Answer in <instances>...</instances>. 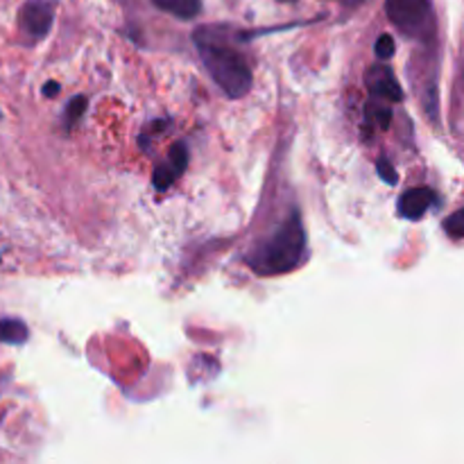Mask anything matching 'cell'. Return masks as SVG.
Here are the masks:
<instances>
[{"instance_id":"cell-13","label":"cell","mask_w":464,"mask_h":464,"mask_svg":"<svg viewBox=\"0 0 464 464\" xmlns=\"http://www.w3.org/2000/svg\"><path fill=\"white\" fill-rule=\"evenodd\" d=\"M374 53L381 62H390L394 57V39L390 34H381L374 44Z\"/></svg>"},{"instance_id":"cell-5","label":"cell","mask_w":464,"mask_h":464,"mask_svg":"<svg viewBox=\"0 0 464 464\" xmlns=\"http://www.w3.org/2000/svg\"><path fill=\"white\" fill-rule=\"evenodd\" d=\"M365 84L370 89L372 98L385 100V102H401L403 100V91L399 86L397 75L385 63H374V66L367 68Z\"/></svg>"},{"instance_id":"cell-10","label":"cell","mask_w":464,"mask_h":464,"mask_svg":"<svg viewBox=\"0 0 464 464\" xmlns=\"http://www.w3.org/2000/svg\"><path fill=\"white\" fill-rule=\"evenodd\" d=\"M365 121L372 122L379 130H388L390 121H392V109L379 98H372L365 107Z\"/></svg>"},{"instance_id":"cell-8","label":"cell","mask_w":464,"mask_h":464,"mask_svg":"<svg viewBox=\"0 0 464 464\" xmlns=\"http://www.w3.org/2000/svg\"><path fill=\"white\" fill-rule=\"evenodd\" d=\"M154 7L161 12L172 14V16L181 18V21H190L202 12V0H152Z\"/></svg>"},{"instance_id":"cell-16","label":"cell","mask_w":464,"mask_h":464,"mask_svg":"<svg viewBox=\"0 0 464 464\" xmlns=\"http://www.w3.org/2000/svg\"><path fill=\"white\" fill-rule=\"evenodd\" d=\"M344 3H347V5H358V3H362V0H344Z\"/></svg>"},{"instance_id":"cell-4","label":"cell","mask_w":464,"mask_h":464,"mask_svg":"<svg viewBox=\"0 0 464 464\" xmlns=\"http://www.w3.org/2000/svg\"><path fill=\"white\" fill-rule=\"evenodd\" d=\"M54 21V5L48 0H27L18 14V30L27 41H41Z\"/></svg>"},{"instance_id":"cell-9","label":"cell","mask_w":464,"mask_h":464,"mask_svg":"<svg viewBox=\"0 0 464 464\" xmlns=\"http://www.w3.org/2000/svg\"><path fill=\"white\" fill-rule=\"evenodd\" d=\"M27 335H30L27 326L21 320H16V317H5V320H0V343L23 344L27 340Z\"/></svg>"},{"instance_id":"cell-3","label":"cell","mask_w":464,"mask_h":464,"mask_svg":"<svg viewBox=\"0 0 464 464\" xmlns=\"http://www.w3.org/2000/svg\"><path fill=\"white\" fill-rule=\"evenodd\" d=\"M385 12L392 25L406 36L424 39L433 32V3L430 0H385Z\"/></svg>"},{"instance_id":"cell-1","label":"cell","mask_w":464,"mask_h":464,"mask_svg":"<svg viewBox=\"0 0 464 464\" xmlns=\"http://www.w3.org/2000/svg\"><path fill=\"white\" fill-rule=\"evenodd\" d=\"M195 45L199 50L208 75L229 98H243L252 89V68L245 54L222 39L216 27H199L195 32Z\"/></svg>"},{"instance_id":"cell-15","label":"cell","mask_w":464,"mask_h":464,"mask_svg":"<svg viewBox=\"0 0 464 464\" xmlns=\"http://www.w3.org/2000/svg\"><path fill=\"white\" fill-rule=\"evenodd\" d=\"M59 91H62V86H59V82H45L44 91H41V93H44L45 98H57Z\"/></svg>"},{"instance_id":"cell-17","label":"cell","mask_w":464,"mask_h":464,"mask_svg":"<svg viewBox=\"0 0 464 464\" xmlns=\"http://www.w3.org/2000/svg\"><path fill=\"white\" fill-rule=\"evenodd\" d=\"M0 116H3V113H0Z\"/></svg>"},{"instance_id":"cell-14","label":"cell","mask_w":464,"mask_h":464,"mask_svg":"<svg viewBox=\"0 0 464 464\" xmlns=\"http://www.w3.org/2000/svg\"><path fill=\"white\" fill-rule=\"evenodd\" d=\"M376 172H379L381 179H383L385 184H390V186L397 184V179H399L397 170H394V166L388 161V159H379V163H376Z\"/></svg>"},{"instance_id":"cell-2","label":"cell","mask_w":464,"mask_h":464,"mask_svg":"<svg viewBox=\"0 0 464 464\" xmlns=\"http://www.w3.org/2000/svg\"><path fill=\"white\" fill-rule=\"evenodd\" d=\"M304 249H306V231L302 218L293 213L290 220H285L266 243L254 249L247 263L256 275L276 276L295 270L304 258Z\"/></svg>"},{"instance_id":"cell-6","label":"cell","mask_w":464,"mask_h":464,"mask_svg":"<svg viewBox=\"0 0 464 464\" xmlns=\"http://www.w3.org/2000/svg\"><path fill=\"white\" fill-rule=\"evenodd\" d=\"M186 166H188V148L184 143H175L170 148V154L163 163H159L154 168L152 175V184L157 190H168L181 175H184Z\"/></svg>"},{"instance_id":"cell-7","label":"cell","mask_w":464,"mask_h":464,"mask_svg":"<svg viewBox=\"0 0 464 464\" xmlns=\"http://www.w3.org/2000/svg\"><path fill=\"white\" fill-rule=\"evenodd\" d=\"M435 204V193L430 188H411L399 198V216L406 220H420Z\"/></svg>"},{"instance_id":"cell-11","label":"cell","mask_w":464,"mask_h":464,"mask_svg":"<svg viewBox=\"0 0 464 464\" xmlns=\"http://www.w3.org/2000/svg\"><path fill=\"white\" fill-rule=\"evenodd\" d=\"M84 111H86V98L84 95H75V98L66 104V109H63V122H66V127L75 125Z\"/></svg>"},{"instance_id":"cell-12","label":"cell","mask_w":464,"mask_h":464,"mask_svg":"<svg viewBox=\"0 0 464 464\" xmlns=\"http://www.w3.org/2000/svg\"><path fill=\"white\" fill-rule=\"evenodd\" d=\"M444 231H447L451 238H464V207L444 220Z\"/></svg>"}]
</instances>
